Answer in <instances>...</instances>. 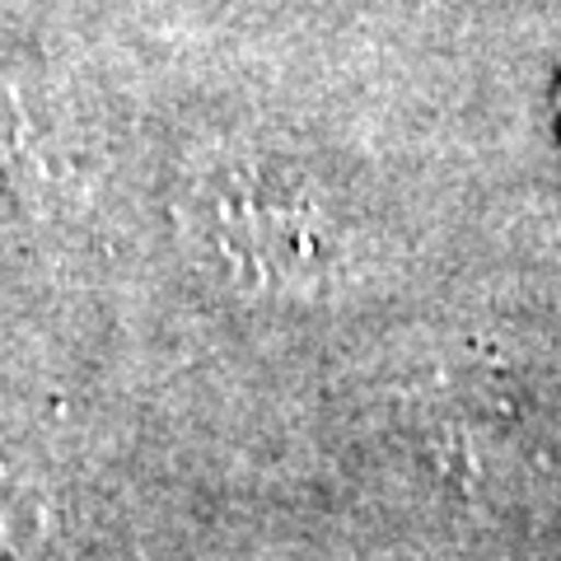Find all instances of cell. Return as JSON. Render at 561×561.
<instances>
[{
	"label": "cell",
	"mask_w": 561,
	"mask_h": 561,
	"mask_svg": "<svg viewBox=\"0 0 561 561\" xmlns=\"http://www.w3.org/2000/svg\"><path fill=\"white\" fill-rule=\"evenodd\" d=\"M183 183V220L220 276L243 290H309L319 216L300 164L257 146H230L206 154Z\"/></svg>",
	"instance_id": "obj_1"
}]
</instances>
